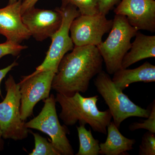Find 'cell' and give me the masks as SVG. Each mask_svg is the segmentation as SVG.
I'll return each mask as SVG.
<instances>
[{
	"mask_svg": "<svg viewBox=\"0 0 155 155\" xmlns=\"http://www.w3.org/2000/svg\"><path fill=\"white\" fill-rule=\"evenodd\" d=\"M103 62L95 46H75L61 60L51 89L68 97L77 92L84 93L93 78L102 71Z\"/></svg>",
	"mask_w": 155,
	"mask_h": 155,
	"instance_id": "6da1fadb",
	"label": "cell"
},
{
	"mask_svg": "<svg viewBox=\"0 0 155 155\" xmlns=\"http://www.w3.org/2000/svg\"><path fill=\"white\" fill-rule=\"evenodd\" d=\"M55 100L61 108L59 117L66 126H72L78 122L88 124L95 132L107 134L112 115L109 109L104 111L99 110L97 107L98 96L86 97L77 92L68 97L57 93Z\"/></svg>",
	"mask_w": 155,
	"mask_h": 155,
	"instance_id": "7a4b0ae2",
	"label": "cell"
},
{
	"mask_svg": "<svg viewBox=\"0 0 155 155\" xmlns=\"http://www.w3.org/2000/svg\"><path fill=\"white\" fill-rule=\"evenodd\" d=\"M137 29L130 25L124 15L116 14L109 36L97 46L109 75L122 68L123 58L131 47V39Z\"/></svg>",
	"mask_w": 155,
	"mask_h": 155,
	"instance_id": "3957f363",
	"label": "cell"
},
{
	"mask_svg": "<svg viewBox=\"0 0 155 155\" xmlns=\"http://www.w3.org/2000/svg\"><path fill=\"white\" fill-rule=\"evenodd\" d=\"M94 85L109 107L116 127L129 117L147 118L150 108L145 109L136 104L123 91L116 87L110 75L102 71L97 75Z\"/></svg>",
	"mask_w": 155,
	"mask_h": 155,
	"instance_id": "277c9868",
	"label": "cell"
},
{
	"mask_svg": "<svg viewBox=\"0 0 155 155\" xmlns=\"http://www.w3.org/2000/svg\"><path fill=\"white\" fill-rule=\"evenodd\" d=\"M5 97L0 103V128L4 139L21 140L27 138L29 130L20 114V96L19 83L12 75L6 81Z\"/></svg>",
	"mask_w": 155,
	"mask_h": 155,
	"instance_id": "5b68a950",
	"label": "cell"
},
{
	"mask_svg": "<svg viewBox=\"0 0 155 155\" xmlns=\"http://www.w3.org/2000/svg\"><path fill=\"white\" fill-rule=\"evenodd\" d=\"M44 105L39 114L25 123L28 129L40 130L50 137L51 143L61 155H73L74 152L67 137L69 132L66 125L59 122L54 94L44 100Z\"/></svg>",
	"mask_w": 155,
	"mask_h": 155,
	"instance_id": "8992f818",
	"label": "cell"
},
{
	"mask_svg": "<svg viewBox=\"0 0 155 155\" xmlns=\"http://www.w3.org/2000/svg\"><path fill=\"white\" fill-rule=\"evenodd\" d=\"M60 9L63 17L61 27L51 38V44L44 61L31 75L47 70L57 72L62 58L74 48L75 46L69 35L70 27L72 21L81 15L80 12L75 6L71 4L61 5Z\"/></svg>",
	"mask_w": 155,
	"mask_h": 155,
	"instance_id": "52a82bcc",
	"label": "cell"
},
{
	"mask_svg": "<svg viewBox=\"0 0 155 155\" xmlns=\"http://www.w3.org/2000/svg\"><path fill=\"white\" fill-rule=\"evenodd\" d=\"M57 72L47 70L22 78L19 83L21 119L25 121L33 114L36 104L50 96L52 83Z\"/></svg>",
	"mask_w": 155,
	"mask_h": 155,
	"instance_id": "ba28073f",
	"label": "cell"
},
{
	"mask_svg": "<svg viewBox=\"0 0 155 155\" xmlns=\"http://www.w3.org/2000/svg\"><path fill=\"white\" fill-rule=\"evenodd\" d=\"M113 19L105 15H79L72 21L70 27L71 38L75 46H97L102 41L104 35L110 32Z\"/></svg>",
	"mask_w": 155,
	"mask_h": 155,
	"instance_id": "9c48e42d",
	"label": "cell"
},
{
	"mask_svg": "<svg viewBox=\"0 0 155 155\" xmlns=\"http://www.w3.org/2000/svg\"><path fill=\"white\" fill-rule=\"evenodd\" d=\"M22 18L31 35L40 41L51 37L60 28L63 20L58 8L51 10L34 7L23 13Z\"/></svg>",
	"mask_w": 155,
	"mask_h": 155,
	"instance_id": "30bf717a",
	"label": "cell"
},
{
	"mask_svg": "<svg viewBox=\"0 0 155 155\" xmlns=\"http://www.w3.org/2000/svg\"><path fill=\"white\" fill-rule=\"evenodd\" d=\"M114 12L125 16L129 24L138 31L155 32L154 0H122Z\"/></svg>",
	"mask_w": 155,
	"mask_h": 155,
	"instance_id": "8fae6325",
	"label": "cell"
},
{
	"mask_svg": "<svg viewBox=\"0 0 155 155\" xmlns=\"http://www.w3.org/2000/svg\"><path fill=\"white\" fill-rule=\"evenodd\" d=\"M22 2L19 0L0 8V34L5 37L7 41L19 44L31 36L22 21Z\"/></svg>",
	"mask_w": 155,
	"mask_h": 155,
	"instance_id": "7c38bea8",
	"label": "cell"
},
{
	"mask_svg": "<svg viewBox=\"0 0 155 155\" xmlns=\"http://www.w3.org/2000/svg\"><path fill=\"white\" fill-rule=\"evenodd\" d=\"M112 78L116 87L123 91L131 84L155 81V66L147 61L134 69L120 68L114 72Z\"/></svg>",
	"mask_w": 155,
	"mask_h": 155,
	"instance_id": "4fadbf2b",
	"label": "cell"
},
{
	"mask_svg": "<svg viewBox=\"0 0 155 155\" xmlns=\"http://www.w3.org/2000/svg\"><path fill=\"white\" fill-rule=\"evenodd\" d=\"M131 43L130 51L123 58L122 68L126 69L137 62L155 57V36L147 35L137 31Z\"/></svg>",
	"mask_w": 155,
	"mask_h": 155,
	"instance_id": "5bb4252c",
	"label": "cell"
},
{
	"mask_svg": "<svg viewBox=\"0 0 155 155\" xmlns=\"http://www.w3.org/2000/svg\"><path fill=\"white\" fill-rule=\"evenodd\" d=\"M107 139L100 143V154L103 155H127V152L133 149L136 140L122 135L114 122H110L107 127Z\"/></svg>",
	"mask_w": 155,
	"mask_h": 155,
	"instance_id": "9a60e30c",
	"label": "cell"
},
{
	"mask_svg": "<svg viewBox=\"0 0 155 155\" xmlns=\"http://www.w3.org/2000/svg\"><path fill=\"white\" fill-rule=\"evenodd\" d=\"M84 124L76 127L79 141V148L76 155L100 154V142L94 137L91 129L87 130Z\"/></svg>",
	"mask_w": 155,
	"mask_h": 155,
	"instance_id": "2e32d148",
	"label": "cell"
},
{
	"mask_svg": "<svg viewBox=\"0 0 155 155\" xmlns=\"http://www.w3.org/2000/svg\"><path fill=\"white\" fill-rule=\"evenodd\" d=\"M35 140V148L29 155H61L51 142L38 133L31 132Z\"/></svg>",
	"mask_w": 155,
	"mask_h": 155,
	"instance_id": "e0dca14e",
	"label": "cell"
},
{
	"mask_svg": "<svg viewBox=\"0 0 155 155\" xmlns=\"http://www.w3.org/2000/svg\"><path fill=\"white\" fill-rule=\"evenodd\" d=\"M62 5L71 4L78 9L81 15H94L99 13L97 0H61Z\"/></svg>",
	"mask_w": 155,
	"mask_h": 155,
	"instance_id": "ac0fdd59",
	"label": "cell"
},
{
	"mask_svg": "<svg viewBox=\"0 0 155 155\" xmlns=\"http://www.w3.org/2000/svg\"><path fill=\"white\" fill-rule=\"evenodd\" d=\"M150 112L147 119L141 122H134L129 126V130L133 131L138 129H145L148 131L155 133V102L152 103Z\"/></svg>",
	"mask_w": 155,
	"mask_h": 155,
	"instance_id": "d6986e66",
	"label": "cell"
},
{
	"mask_svg": "<svg viewBox=\"0 0 155 155\" xmlns=\"http://www.w3.org/2000/svg\"><path fill=\"white\" fill-rule=\"evenodd\" d=\"M139 155H155V133L147 131L143 134L139 146Z\"/></svg>",
	"mask_w": 155,
	"mask_h": 155,
	"instance_id": "ffe728a7",
	"label": "cell"
},
{
	"mask_svg": "<svg viewBox=\"0 0 155 155\" xmlns=\"http://www.w3.org/2000/svg\"><path fill=\"white\" fill-rule=\"evenodd\" d=\"M27 48L28 47L26 46L7 41L5 42L0 44V59L7 55H18L22 51Z\"/></svg>",
	"mask_w": 155,
	"mask_h": 155,
	"instance_id": "44dd1931",
	"label": "cell"
},
{
	"mask_svg": "<svg viewBox=\"0 0 155 155\" xmlns=\"http://www.w3.org/2000/svg\"><path fill=\"white\" fill-rule=\"evenodd\" d=\"M97 2L99 14L106 16L121 0H97Z\"/></svg>",
	"mask_w": 155,
	"mask_h": 155,
	"instance_id": "7402d4cb",
	"label": "cell"
},
{
	"mask_svg": "<svg viewBox=\"0 0 155 155\" xmlns=\"http://www.w3.org/2000/svg\"><path fill=\"white\" fill-rule=\"evenodd\" d=\"M18 65V63L16 61H14V63L11 64V65L8 66V67L4 68V69H0V96H2V90H1V85L2 81L8 73L12 70L14 67H16Z\"/></svg>",
	"mask_w": 155,
	"mask_h": 155,
	"instance_id": "603a6c76",
	"label": "cell"
},
{
	"mask_svg": "<svg viewBox=\"0 0 155 155\" xmlns=\"http://www.w3.org/2000/svg\"><path fill=\"white\" fill-rule=\"evenodd\" d=\"M39 0H24L21 5V13L22 14L25 11L35 7V4Z\"/></svg>",
	"mask_w": 155,
	"mask_h": 155,
	"instance_id": "cb8c5ba5",
	"label": "cell"
},
{
	"mask_svg": "<svg viewBox=\"0 0 155 155\" xmlns=\"http://www.w3.org/2000/svg\"><path fill=\"white\" fill-rule=\"evenodd\" d=\"M2 132L1 131V128H0V150L2 149Z\"/></svg>",
	"mask_w": 155,
	"mask_h": 155,
	"instance_id": "d4e9b609",
	"label": "cell"
},
{
	"mask_svg": "<svg viewBox=\"0 0 155 155\" xmlns=\"http://www.w3.org/2000/svg\"><path fill=\"white\" fill-rule=\"evenodd\" d=\"M19 0H9L8 4H13L17 2ZM22 1H24V0H22Z\"/></svg>",
	"mask_w": 155,
	"mask_h": 155,
	"instance_id": "484cf974",
	"label": "cell"
}]
</instances>
